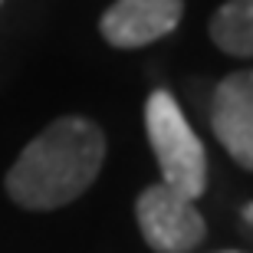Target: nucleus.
<instances>
[{
	"mask_svg": "<svg viewBox=\"0 0 253 253\" xmlns=\"http://www.w3.org/2000/svg\"><path fill=\"white\" fill-rule=\"evenodd\" d=\"M211 40L230 56H253V0H227L211 17Z\"/></svg>",
	"mask_w": 253,
	"mask_h": 253,
	"instance_id": "6",
	"label": "nucleus"
},
{
	"mask_svg": "<svg viewBox=\"0 0 253 253\" xmlns=\"http://www.w3.org/2000/svg\"><path fill=\"white\" fill-rule=\"evenodd\" d=\"M145 131L161 165V184L178 194L197 197L207 188V151L188 125L178 99L168 89H155L145 102Z\"/></svg>",
	"mask_w": 253,
	"mask_h": 253,
	"instance_id": "2",
	"label": "nucleus"
},
{
	"mask_svg": "<svg viewBox=\"0 0 253 253\" xmlns=\"http://www.w3.org/2000/svg\"><path fill=\"white\" fill-rule=\"evenodd\" d=\"M250 76H253V73H250Z\"/></svg>",
	"mask_w": 253,
	"mask_h": 253,
	"instance_id": "8",
	"label": "nucleus"
},
{
	"mask_svg": "<svg viewBox=\"0 0 253 253\" xmlns=\"http://www.w3.org/2000/svg\"><path fill=\"white\" fill-rule=\"evenodd\" d=\"M211 128L224 151L253 171V76L230 73L224 76L211 99Z\"/></svg>",
	"mask_w": 253,
	"mask_h": 253,
	"instance_id": "4",
	"label": "nucleus"
},
{
	"mask_svg": "<svg viewBox=\"0 0 253 253\" xmlns=\"http://www.w3.org/2000/svg\"><path fill=\"white\" fill-rule=\"evenodd\" d=\"M102 161V128L79 115H63L20 151L7 174V194L27 211H56L92 188Z\"/></svg>",
	"mask_w": 253,
	"mask_h": 253,
	"instance_id": "1",
	"label": "nucleus"
},
{
	"mask_svg": "<svg viewBox=\"0 0 253 253\" xmlns=\"http://www.w3.org/2000/svg\"><path fill=\"white\" fill-rule=\"evenodd\" d=\"M230 253H234V250H230Z\"/></svg>",
	"mask_w": 253,
	"mask_h": 253,
	"instance_id": "7",
	"label": "nucleus"
},
{
	"mask_svg": "<svg viewBox=\"0 0 253 253\" xmlns=\"http://www.w3.org/2000/svg\"><path fill=\"white\" fill-rule=\"evenodd\" d=\"M141 237L155 253H191L207 234L204 214L194 201L168 184H151L135 201Z\"/></svg>",
	"mask_w": 253,
	"mask_h": 253,
	"instance_id": "3",
	"label": "nucleus"
},
{
	"mask_svg": "<svg viewBox=\"0 0 253 253\" xmlns=\"http://www.w3.org/2000/svg\"><path fill=\"white\" fill-rule=\"evenodd\" d=\"M184 0H115L102 13L99 30L119 49H138L168 37L181 23Z\"/></svg>",
	"mask_w": 253,
	"mask_h": 253,
	"instance_id": "5",
	"label": "nucleus"
}]
</instances>
